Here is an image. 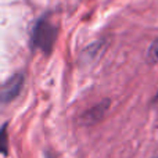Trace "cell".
<instances>
[{"label": "cell", "mask_w": 158, "mask_h": 158, "mask_svg": "<svg viewBox=\"0 0 158 158\" xmlns=\"http://www.w3.org/2000/svg\"><path fill=\"white\" fill-rule=\"evenodd\" d=\"M147 63L148 64H157L158 63V39L151 43L147 52Z\"/></svg>", "instance_id": "5"}, {"label": "cell", "mask_w": 158, "mask_h": 158, "mask_svg": "<svg viewBox=\"0 0 158 158\" xmlns=\"http://www.w3.org/2000/svg\"><path fill=\"white\" fill-rule=\"evenodd\" d=\"M108 107H110V100H103L101 103L96 104L94 107H92V108H89L87 111H85L83 114L81 115L79 121H81L82 125H94V123L100 122L104 118Z\"/></svg>", "instance_id": "3"}, {"label": "cell", "mask_w": 158, "mask_h": 158, "mask_svg": "<svg viewBox=\"0 0 158 158\" xmlns=\"http://www.w3.org/2000/svg\"><path fill=\"white\" fill-rule=\"evenodd\" d=\"M58 28L49 17H42L35 24L31 35V43L33 49L50 54L54 47L56 39H57Z\"/></svg>", "instance_id": "1"}, {"label": "cell", "mask_w": 158, "mask_h": 158, "mask_svg": "<svg viewBox=\"0 0 158 158\" xmlns=\"http://www.w3.org/2000/svg\"><path fill=\"white\" fill-rule=\"evenodd\" d=\"M24 85V75L17 74L11 77L6 83L0 85V103H8L19 94Z\"/></svg>", "instance_id": "2"}, {"label": "cell", "mask_w": 158, "mask_h": 158, "mask_svg": "<svg viewBox=\"0 0 158 158\" xmlns=\"http://www.w3.org/2000/svg\"><path fill=\"white\" fill-rule=\"evenodd\" d=\"M153 106L157 108V111H158V92H157V94H156V97H154V100H153Z\"/></svg>", "instance_id": "6"}, {"label": "cell", "mask_w": 158, "mask_h": 158, "mask_svg": "<svg viewBox=\"0 0 158 158\" xmlns=\"http://www.w3.org/2000/svg\"><path fill=\"white\" fill-rule=\"evenodd\" d=\"M0 153L7 156L8 153V135H7V122L0 128Z\"/></svg>", "instance_id": "4"}]
</instances>
